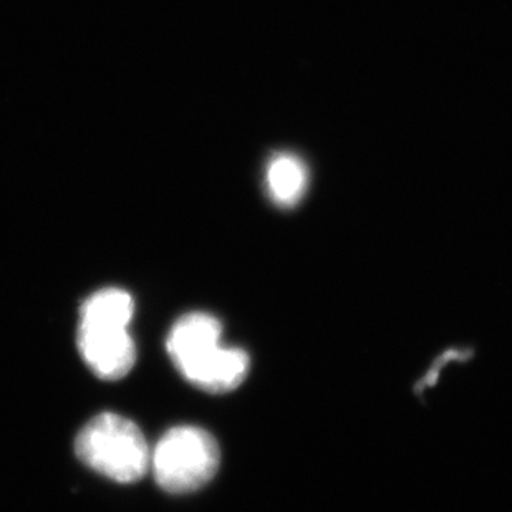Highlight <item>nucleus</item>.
Returning <instances> with one entry per match:
<instances>
[{
	"label": "nucleus",
	"mask_w": 512,
	"mask_h": 512,
	"mask_svg": "<svg viewBox=\"0 0 512 512\" xmlns=\"http://www.w3.org/2000/svg\"><path fill=\"white\" fill-rule=\"evenodd\" d=\"M307 186V173L294 156H277L267 170V188L277 204L289 208L299 203Z\"/></svg>",
	"instance_id": "39448f33"
},
{
	"label": "nucleus",
	"mask_w": 512,
	"mask_h": 512,
	"mask_svg": "<svg viewBox=\"0 0 512 512\" xmlns=\"http://www.w3.org/2000/svg\"><path fill=\"white\" fill-rule=\"evenodd\" d=\"M133 314L135 302L121 289L98 290L82 305L78 348L97 377L120 380L135 365V342L128 332Z\"/></svg>",
	"instance_id": "f03ea898"
},
{
	"label": "nucleus",
	"mask_w": 512,
	"mask_h": 512,
	"mask_svg": "<svg viewBox=\"0 0 512 512\" xmlns=\"http://www.w3.org/2000/svg\"><path fill=\"white\" fill-rule=\"evenodd\" d=\"M75 451L83 463L116 483H135L150 469L151 451L140 428L123 416L102 413L80 431Z\"/></svg>",
	"instance_id": "7ed1b4c3"
},
{
	"label": "nucleus",
	"mask_w": 512,
	"mask_h": 512,
	"mask_svg": "<svg viewBox=\"0 0 512 512\" xmlns=\"http://www.w3.org/2000/svg\"><path fill=\"white\" fill-rule=\"evenodd\" d=\"M219 446L198 426H176L166 431L151 453L150 468L161 488L173 494L193 493L218 473Z\"/></svg>",
	"instance_id": "20e7f679"
},
{
	"label": "nucleus",
	"mask_w": 512,
	"mask_h": 512,
	"mask_svg": "<svg viewBox=\"0 0 512 512\" xmlns=\"http://www.w3.org/2000/svg\"><path fill=\"white\" fill-rule=\"evenodd\" d=\"M223 325L214 315L193 312L173 325L168 353L183 377L204 392L236 390L249 373V355L221 345Z\"/></svg>",
	"instance_id": "f257e3e1"
}]
</instances>
